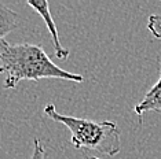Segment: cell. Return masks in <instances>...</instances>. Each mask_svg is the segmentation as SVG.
Wrapping results in <instances>:
<instances>
[{
  "label": "cell",
  "mask_w": 161,
  "mask_h": 159,
  "mask_svg": "<svg viewBox=\"0 0 161 159\" xmlns=\"http://www.w3.org/2000/svg\"><path fill=\"white\" fill-rule=\"evenodd\" d=\"M44 114L53 121L64 124L70 131V141L77 150L87 148V150H94L110 156L117 155L121 150L120 129L114 122H95L91 119L64 115L58 113L54 104H47L44 107Z\"/></svg>",
  "instance_id": "obj_2"
},
{
  "label": "cell",
  "mask_w": 161,
  "mask_h": 159,
  "mask_svg": "<svg viewBox=\"0 0 161 159\" xmlns=\"http://www.w3.org/2000/svg\"><path fill=\"white\" fill-rule=\"evenodd\" d=\"M17 19L18 14L6 4L0 3V43L4 40V36L18 28Z\"/></svg>",
  "instance_id": "obj_5"
},
{
  "label": "cell",
  "mask_w": 161,
  "mask_h": 159,
  "mask_svg": "<svg viewBox=\"0 0 161 159\" xmlns=\"http://www.w3.org/2000/svg\"><path fill=\"white\" fill-rule=\"evenodd\" d=\"M134 110L139 117V122H142V115L146 111H161V77L157 84L146 93L143 100L135 106Z\"/></svg>",
  "instance_id": "obj_4"
},
{
  "label": "cell",
  "mask_w": 161,
  "mask_h": 159,
  "mask_svg": "<svg viewBox=\"0 0 161 159\" xmlns=\"http://www.w3.org/2000/svg\"><path fill=\"white\" fill-rule=\"evenodd\" d=\"M31 159H46V151L43 144L40 143L39 139L33 140V154H32Z\"/></svg>",
  "instance_id": "obj_7"
},
{
  "label": "cell",
  "mask_w": 161,
  "mask_h": 159,
  "mask_svg": "<svg viewBox=\"0 0 161 159\" xmlns=\"http://www.w3.org/2000/svg\"><path fill=\"white\" fill-rule=\"evenodd\" d=\"M88 159H101V158H97V156H91V158H88Z\"/></svg>",
  "instance_id": "obj_8"
},
{
  "label": "cell",
  "mask_w": 161,
  "mask_h": 159,
  "mask_svg": "<svg viewBox=\"0 0 161 159\" xmlns=\"http://www.w3.org/2000/svg\"><path fill=\"white\" fill-rule=\"evenodd\" d=\"M28 4L32 7L37 14L42 15V18L44 19V22L48 28L51 37H53V43H54V49H55V56L61 60L68 59L69 56V49L64 48L59 41V36H58L57 28H55V22H54L53 17H51V13L48 10V2L46 0H28Z\"/></svg>",
  "instance_id": "obj_3"
},
{
  "label": "cell",
  "mask_w": 161,
  "mask_h": 159,
  "mask_svg": "<svg viewBox=\"0 0 161 159\" xmlns=\"http://www.w3.org/2000/svg\"><path fill=\"white\" fill-rule=\"evenodd\" d=\"M0 73L6 74L4 88L13 89L24 80L39 81L42 78H59L83 82L84 77L58 67L44 49L35 44L0 43Z\"/></svg>",
  "instance_id": "obj_1"
},
{
  "label": "cell",
  "mask_w": 161,
  "mask_h": 159,
  "mask_svg": "<svg viewBox=\"0 0 161 159\" xmlns=\"http://www.w3.org/2000/svg\"><path fill=\"white\" fill-rule=\"evenodd\" d=\"M147 29L156 38H161V15L152 14V15L149 17Z\"/></svg>",
  "instance_id": "obj_6"
}]
</instances>
